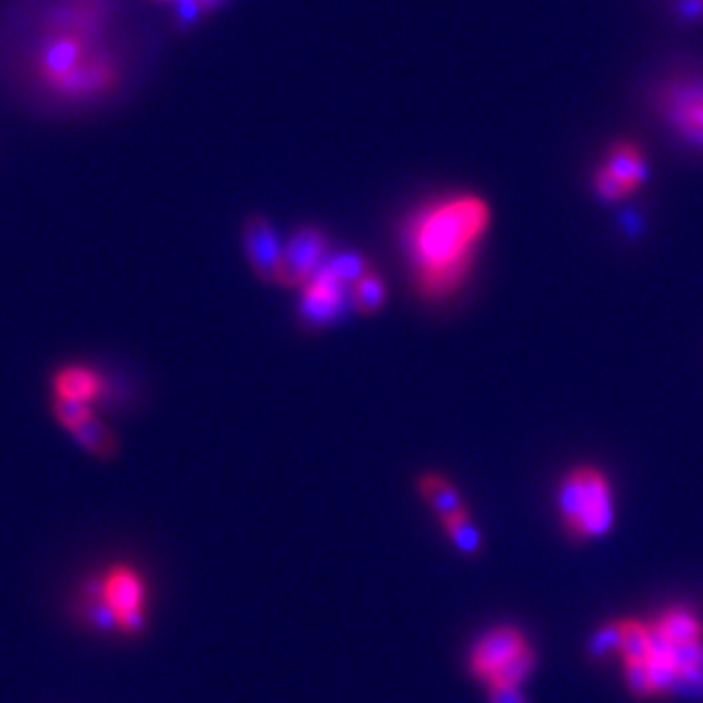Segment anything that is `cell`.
Returning <instances> with one entry per match:
<instances>
[{
    "label": "cell",
    "mask_w": 703,
    "mask_h": 703,
    "mask_svg": "<svg viewBox=\"0 0 703 703\" xmlns=\"http://www.w3.org/2000/svg\"><path fill=\"white\" fill-rule=\"evenodd\" d=\"M493 219L489 201L452 192L423 203L404 224V254L425 300H448L468 279Z\"/></svg>",
    "instance_id": "cell-1"
},
{
    "label": "cell",
    "mask_w": 703,
    "mask_h": 703,
    "mask_svg": "<svg viewBox=\"0 0 703 703\" xmlns=\"http://www.w3.org/2000/svg\"><path fill=\"white\" fill-rule=\"evenodd\" d=\"M108 0H62L43 21L33 74L64 101H92L120 83V62L105 41Z\"/></svg>",
    "instance_id": "cell-2"
},
{
    "label": "cell",
    "mask_w": 703,
    "mask_h": 703,
    "mask_svg": "<svg viewBox=\"0 0 703 703\" xmlns=\"http://www.w3.org/2000/svg\"><path fill=\"white\" fill-rule=\"evenodd\" d=\"M555 507L564 532L587 541L605 537L615 526V487L607 473L594 464L566 470L555 489Z\"/></svg>",
    "instance_id": "cell-3"
},
{
    "label": "cell",
    "mask_w": 703,
    "mask_h": 703,
    "mask_svg": "<svg viewBox=\"0 0 703 703\" xmlns=\"http://www.w3.org/2000/svg\"><path fill=\"white\" fill-rule=\"evenodd\" d=\"M85 605L101 628L135 635L147 622V582L128 564H112L85 585Z\"/></svg>",
    "instance_id": "cell-4"
},
{
    "label": "cell",
    "mask_w": 703,
    "mask_h": 703,
    "mask_svg": "<svg viewBox=\"0 0 703 703\" xmlns=\"http://www.w3.org/2000/svg\"><path fill=\"white\" fill-rule=\"evenodd\" d=\"M649 178V163L640 145L619 140L605 151L603 163L592 176L594 192L607 201L617 203L638 192Z\"/></svg>",
    "instance_id": "cell-5"
},
{
    "label": "cell",
    "mask_w": 703,
    "mask_h": 703,
    "mask_svg": "<svg viewBox=\"0 0 703 703\" xmlns=\"http://www.w3.org/2000/svg\"><path fill=\"white\" fill-rule=\"evenodd\" d=\"M657 110L674 133L703 149V78H674L657 92Z\"/></svg>",
    "instance_id": "cell-6"
},
{
    "label": "cell",
    "mask_w": 703,
    "mask_h": 703,
    "mask_svg": "<svg viewBox=\"0 0 703 703\" xmlns=\"http://www.w3.org/2000/svg\"><path fill=\"white\" fill-rule=\"evenodd\" d=\"M329 238L317 226H300L284 242L279 286L302 288L329 259Z\"/></svg>",
    "instance_id": "cell-7"
},
{
    "label": "cell",
    "mask_w": 703,
    "mask_h": 703,
    "mask_svg": "<svg viewBox=\"0 0 703 703\" xmlns=\"http://www.w3.org/2000/svg\"><path fill=\"white\" fill-rule=\"evenodd\" d=\"M242 244L249 267L263 284H277L281 275V259H284V242L265 215H252L242 224Z\"/></svg>",
    "instance_id": "cell-8"
},
{
    "label": "cell",
    "mask_w": 703,
    "mask_h": 703,
    "mask_svg": "<svg viewBox=\"0 0 703 703\" xmlns=\"http://www.w3.org/2000/svg\"><path fill=\"white\" fill-rule=\"evenodd\" d=\"M348 284L340 281L334 269L325 263L315 275L300 288V313L304 321L313 327H327L340 315V309L346 304Z\"/></svg>",
    "instance_id": "cell-9"
},
{
    "label": "cell",
    "mask_w": 703,
    "mask_h": 703,
    "mask_svg": "<svg viewBox=\"0 0 703 703\" xmlns=\"http://www.w3.org/2000/svg\"><path fill=\"white\" fill-rule=\"evenodd\" d=\"M528 649L524 632L512 626H498L475 642L470 651V671L475 678L485 680L489 686L493 676L501 671L510 661Z\"/></svg>",
    "instance_id": "cell-10"
},
{
    "label": "cell",
    "mask_w": 703,
    "mask_h": 703,
    "mask_svg": "<svg viewBox=\"0 0 703 703\" xmlns=\"http://www.w3.org/2000/svg\"><path fill=\"white\" fill-rule=\"evenodd\" d=\"M103 393H105L103 375L83 364L62 366L51 377V400L95 406L103 398Z\"/></svg>",
    "instance_id": "cell-11"
},
{
    "label": "cell",
    "mask_w": 703,
    "mask_h": 703,
    "mask_svg": "<svg viewBox=\"0 0 703 703\" xmlns=\"http://www.w3.org/2000/svg\"><path fill=\"white\" fill-rule=\"evenodd\" d=\"M416 491L439 518L455 514L466 507L462 491L455 487L448 475L439 470H425L416 478Z\"/></svg>",
    "instance_id": "cell-12"
},
{
    "label": "cell",
    "mask_w": 703,
    "mask_h": 703,
    "mask_svg": "<svg viewBox=\"0 0 703 703\" xmlns=\"http://www.w3.org/2000/svg\"><path fill=\"white\" fill-rule=\"evenodd\" d=\"M83 450H87L89 455L97 460H112L117 455L120 450V439L112 432V427L105 425L99 414L95 412L89 418H85L78 427H74L70 432Z\"/></svg>",
    "instance_id": "cell-13"
},
{
    "label": "cell",
    "mask_w": 703,
    "mask_h": 703,
    "mask_svg": "<svg viewBox=\"0 0 703 703\" xmlns=\"http://www.w3.org/2000/svg\"><path fill=\"white\" fill-rule=\"evenodd\" d=\"M348 294H350L352 309L359 315H375L384 309V304H387L389 290H387V281H384L379 272L371 267L350 284Z\"/></svg>",
    "instance_id": "cell-14"
},
{
    "label": "cell",
    "mask_w": 703,
    "mask_h": 703,
    "mask_svg": "<svg viewBox=\"0 0 703 703\" xmlns=\"http://www.w3.org/2000/svg\"><path fill=\"white\" fill-rule=\"evenodd\" d=\"M651 628H653L657 635H663V638H665L669 644L699 642V640H701V635H703L701 622L692 615L690 610H683V607L667 610L665 615H663L661 619H657Z\"/></svg>",
    "instance_id": "cell-15"
},
{
    "label": "cell",
    "mask_w": 703,
    "mask_h": 703,
    "mask_svg": "<svg viewBox=\"0 0 703 703\" xmlns=\"http://www.w3.org/2000/svg\"><path fill=\"white\" fill-rule=\"evenodd\" d=\"M439 520H441V526H443L448 539L455 543L460 553L478 555L482 551L485 539H482L480 528L473 524V516H470L468 507H464V510H460L455 514H450V516H443Z\"/></svg>",
    "instance_id": "cell-16"
},
{
    "label": "cell",
    "mask_w": 703,
    "mask_h": 703,
    "mask_svg": "<svg viewBox=\"0 0 703 703\" xmlns=\"http://www.w3.org/2000/svg\"><path fill=\"white\" fill-rule=\"evenodd\" d=\"M619 644L617 651L622 653L624 663H646L651 653V628L628 619L619 622Z\"/></svg>",
    "instance_id": "cell-17"
},
{
    "label": "cell",
    "mask_w": 703,
    "mask_h": 703,
    "mask_svg": "<svg viewBox=\"0 0 703 703\" xmlns=\"http://www.w3.org/2000/svg\"><path fill=\"white\" fill-rule=\"evenodd\" d=\"M532 667H535V653L528 646L526 651H520L514 657V661H510L501 671H498L489 686H512V688H518L530 676Z\"/></svg>",
    "instance_id": "cell-18"
},
{
    "label": "cell",
    "mask_w": 703,
    "mask_h": 703,
    "mask_svg": "<svg viewBox=\"0 0 703 703\" xmlns=\"http://www.w3.org/2000/svg\"><path fill=\"white\" fill-rule=\"evenodd\" d=\"M158 3H170L184 16V21H194L197 16L209 14L211 10L222 5L224 0H158Z\"/></svg>",
    "instance_id": "cell-19"
},
{
    "label": "cell",
    "mask_w": 703,
    "mask_h": 703,
    "mask_svg": "<svg viewBox=\"0 0 703 703\" xmlns=\"http://www.w3.org/2000/svg\"><path fill=\"white\" fill-rule=\"evenodd\" d=\"M617 644H619V626L610 624L594 635L592 644H589V651H592V655L601 657V655H607L610 651H615Z\"/></svg>",
    "instance_id": "cell-20"
},
{
    "label": "cell",
    "mask_w": 703,
    "mask_h": 703,
    "mask_svg": "<svg viewBox=\"0 0 703 703\" xmlns=\"http://www.w3.org/2000/svg\"><path fill=\"white\" fill-rule=\"evenodd\" d=\"M626 665V680H628V688L640 694V696H649L651 692V680H649V669L646 663H624Z\"/></svg>",
    "instance_id": "cell-21"
},
{
    "label": "cell",
    "mask_w": 703,
    "mask_h": 703,
    "mask_svg": "<svg viewBox=\"0 0 703 703\" xmlns=\"http://www.w3.org/2000/svg\"><path fill=\"white\" fill-rule=\"evenodd\" d=\"M489 703H528L518 688L489 686Z\"/></svg>",
    "instance_id": "cell-22"
}]
</instances>
